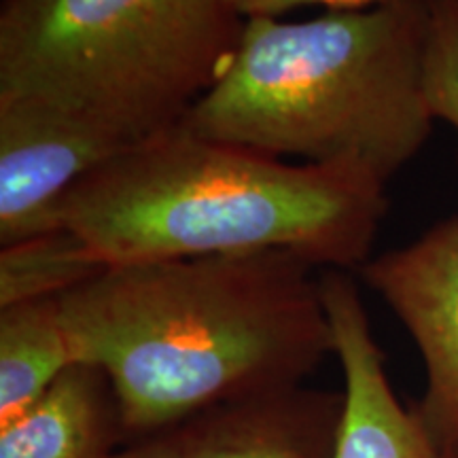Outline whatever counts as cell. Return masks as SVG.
I'll list each match as a JSON object with an SVG mask.
<instances>
[{"label":"cell","instance_id":"6","mask_svg":"<svg viewBox=\"0 0 458 458\" xmlns=\"http://www.w3.org/2000/svg\"><path fill=\"white\" fill-rule=\"evenodd\" d=\"M136 145L54 108L0 98V246L64 227L72 189Z\"/></svg>","mask_w":458,"mask_h":458},{"label":"cell","instance_id":"8","mask_svg":"<svg viewBox=\"0 0 458 458\" xmlns=\"http://www.w3.org/2000/svg\"><path fill=\"white\" fill-rule=\"evenodd\" d=\"M320 286L344 374L334 458H450L414 405L394 394L357 283L344 270H325Z\"/></svg>","mask_w":458,"mask_h":458},{"label":"cell","instance_id":"3","mask_svg":"<svg viewBox=\"0 0 458 458\" xmlns=\"http://www.w3.org/2000/svg\"><path fill=\"white\" fill-rule=\"evenodd\" d=\"M428 0L308 21L246 20L232 64L181 128L272 157L354 165L388 182L433 131Z\"/></svg>","mask_w":458,"mask_h":458},{"label":"cell","instance_id":"9","mask_svg":"<svg viewBox=\"0 0 458 458\" xmlns=\"http://www.w3.org/2000/svg\"><path fill=\"white\" fill-rule=\"evenodd\" d=\"M125 442L108 376L91 363H74L0 427V458H113Z\"/></svg>","mask_w":458,"mask_h":458},{"label":"cell","instance_id":"12","mask_svg":"<svg viewBox=\"0 0 458 458\" xmlns=\"http://www.w3.org/2000/svg\"><path fill=\"white\" fill-rule=\"evenodd\" d=\"M425 96L435 122L458 131V0H428Z\"/></svg>","mask_w":458,"mask_h":458},{"label":"cell","instance_id":"1","mask_svg":"<svg viewBox=\"0 0 458 458\" xmlns=\"http://www.w3.org/2000/svg\"><path fill=\"white\" fill-rule=\"evenodd\" d=\"M317 267L284 250L111 266L60 300L77 363L100 368L125 437L301 386L334 334Z\"/></svg>","mask_w":458,"mask_h":458},{"label":"cell","instance_id":"4","mask_svg":"<svg viewBox=\"0 0 458 458\" xmlns=\"http://www.w3.org/2000/svg\"><path fill=\"white\" fill-rule=\"evenodd\" d=\"M244 24L233 0H3L0 98L148 140L215 88Z\"/></svg>","mask_w":458,"mask_h":458},{"label":"cell","instance_id":"2","mask_svg":"<svg viewBox=\"0 0 458 458\" xmlns=\"http://www.w3.org/2000/svg\"><path fill=\"white\" fill-rule=\"evenodd\" d=\"M386 210L368 170L286 164L176 125L91 172L62 219L106 267L284 250L346 272L369 261Z\"/></svg>","mask_w":458,"mask_h":458},{"label":"cell","instance_id":"10","mask_svg":"<svg viewBox=\"0 0 458 458\" xmlns=\"http://www.w3.org/2000/svg\"><path fill=\"white\" fill-rule=\"evenodd\" d=\"M77 363L60 300L0 308V427Z\"/></svg>","mask_w":458,"mask_h":458},{"label":"cell","instance_id":"13","mask_svg":"<svg viewBox=\"0 0 458 458\" xmlns=\"http://www.w3.org/2000/svg\"><path fill=\"white\" fill-rule=\"evenodd\" d=\"M388 0H233L236 9L244 20L250 17H278L289 13L297 7H310V4H320L329 11H357L369 9L385 4Z\"/></svg>","mask_w":458,"mask_h":458},{"label":"cell","instance_id":"11","mask_svg":"<svg viewBox=\"0 0 458 458\" xmlns=\"http://www.w3.org/2000/svg\"><path fill=\"white\" fill-rule=\"evenodd\" d=\"M106 266L71 227L0 246V308L62 300Z\"/></svg>","mask_w":458,"mask_h":458},{"label":"cell","instance_id":"5","mask_svg":"<svg viewBox=\"0 0 458 458\" xmlns=\"http://www.w3.org/2000/svg\"><path fill=\"white\" fill-rule=\"evenodd\" d=\"M359 272L420 351L427 386L414 408L439 448L458 458V215Z\"/></svg>","mask_w":458,"mask_h":458},{"label":"cell","instance_id":"7","mask_svg":"<svg viewBox=\"0 0 458 458\" xmlns=\"http://www.w3.org/2000/svg\"><path fill=\"white\" fill-rule=\"evenodd\" d=\"M344 391L306 385L225 401L128 439L113 458H334Z\"/></svg>","mask_w":458,"mask_h":458}]
</instances>
